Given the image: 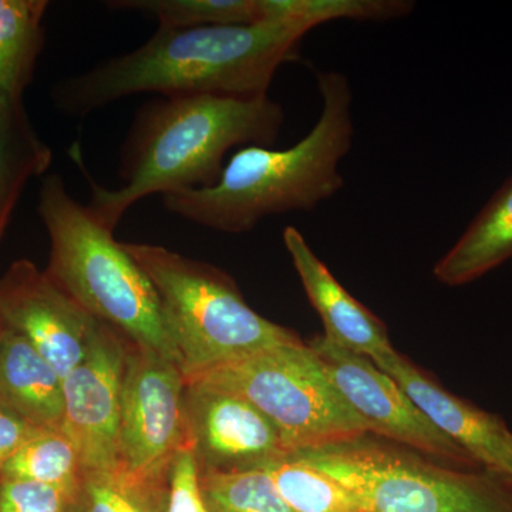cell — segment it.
Segmentation results:
<instances>
[{
    "label": "cell",
    "mask_w": 512,
    "mask_h": 512,
    "mask_svg": "<svg viewBox=\"0 0 512 512\" xmlns=\"http://www.w3.org/2000/svg\"><path fill=\"white\" fill-rule=\"evenodd\" d=\"M299 23L158 29L133 52L55 84L56 109L86 117L134 94L158 97L269 96L281 66L295 62L303 36Z\"/></svg>",
    "instance_id": "obj_1"
},
{
    "label": "cell",
    "mask_w": 512,
    "mask_h": 512,
    "mask_svg": "<svg viewBox=\"0 0 512 512\" xmlns=\"http://www.w3.org/2000/svg\"><path fill=\"white\" fill-rule=\"evenodd\" d=\"M284 123V107L269 96L158 97L143 104L128 130L119 188L101 187L90 177L79 144L70 156L89 181L92 200L87 207L114 231L124 214L150 195L211 187L229 150L272 147Z\"/></svg>",
    "instance_id": "obj_2"
},
{
    "label": "cell",
    "mask_w": 512,
    "mask_h": 512,
    "mask_svg": "<svg viewBox=\"0 0 512 512\" xmlns=\"http://www.w3.org/2000/svg\"><path fill=\"white\" fill-rule=\"evenodd\" d=\"M322 110L312 130L284 150L242 147L225 164L217 183L164 195L171 214L192 224L245 234L271 215L312 211L343 185L340 163L353 146V92L335 70L316 73Z\"/></svg>",
    "instance_id": "obj_3"
},
{
    "label": "cell",
    "mask_w": 512,
    "mask_h": 512,
    "mask_svg": "<svg viewBox=\"0 0 512 512\" xmlns=\"http://www.w3.org/2000/svg\"><path fill=\"white\" fill-rule=\"evenodd\" d=\"M50 239L45 272L70 298L133 345L178 363L153 282L114 231L74 200L62 175L43 180L37 204Z\"/></svg>",
    "instance_id": "obj_4"
},
{
    "label": "cell",
    "mask_w": 512,
    "mask_h": 512,
    "mask_svg": "<svg viewBox=\"0 0 512 512\" xmlns=\"http://www.w3.org/2000/svg\"><path fill=\"white\" fill-rule=\"evenodd\" d=\"M124 248L156 288L187 382L259 350L301 340L255 312L217 266L161 245L124 242Z\"/></svg>",
    "instance_id": "obj_5"
},
{
    "label": "cell",
    "mask_w": 512,
    "mask_h": 512,
    "mask_svg": "<svg viewBox=\"0 0 512 512\" xmlns=\"http://www.w3.org/2000/svg\"><path fill=\"white\" fill-rule=\"evenodd\" d=\"M289 454L348 487L366 512H512L510 478L427 463L363 437Z\"/></svg>",
    "instance_id": "obj_6"
},
{
    "label": "cell",
    "mask_w": 512,
    "mask_h": 512,
    "mask_svg": "<svg viewBox=\"0 0 512 512\" xmlns=\"http://www.w3.org/2000/svg\"><path fill=\"white\" fill-rule=\"evenodd\" d=\"M194 380L224 387L254 404L279 431L288 454L367 434L322 360L302 340L259 350Z\"/></svg>",
    "instance_id": "obj_7"
},
{
    "label": "cell",
    "mask_w": 512,
    "mask_h": 512,
    "mask_svg": "<svg viewBox=\"0 0 512 512\" xmlns=\"http://www.w3.org/2000/svg\"><path fill=\"white\" fill-rule=\"evenodd\" d=\"M185 387L178 363L128 342L119 433L120 466L128 473L164 477L175 454L190 444Z\"/></svg>",
    "instance_id": "obj_8"
},
{
    "label": "cell",
    "mask_w": 512,
    "mask_h": 512,
    "mask_svg": "<svg viewBox=\"0 0 512 512\" xmlns=\"http://www.w3.org/2000/svg\"><path fill=\"white\" fill-rule=\"evenodd\" d=\"M328 370L353 412L377 434L436 458L443 466L464 471L483 470L474 458L440 433L392 377L367 359L330 342L325 336L309 343Z\"/></svg>",
    "instance_id": "obj_9"
},
{
    "label": "cell",
    "mask_w": 512,
    "mask_h": 512,
    "mask_svg": "<svg viewBox=\"0 0 512 512\" xmlns=\"http://www.w3.org/2000/svg\"><path fill=\"white\" fill-rule=\"evenodd\" d=\"M0 320L29 340L62 379L82 363L101 326L29 259L0 275Z\"/></svg>",
    "instance_id": "obj_10"
},
{
    "label": "cell",
    "mask_w": 512,
    "mask_h": 512,
    "mask_svg": "<svg viewBox=\"0 0 512 512\" xmlns=\"http://www.w3.org/2000/svg\"><path fill=\"white\" fill-rule=\"evenodd\" d=\"M128 340L101 323L82 363L63 379L64 426L84 471L120 466L121 384Z\"/></svg>",
    "instance_id": "obj_11"
},
{
    "label": "cell",
    "mask_w": 512,
    "mask_h": 512,
    "mask_svg": "<svg viewBox=\"0 0 512 512\" xmlns=\"http://www.w3.org/2000/svg\"><path fill=\"white\" fill-rule=\"evenodd\" d=\"M184 400L188 439L201 474L254 470L288 454L272 421L239 394L190 380Z\"/></svg>",
    "instance_id": "obj_12"
},
{
    "label": "cell",
    "mask_w": 512,
    "mask_h": 512,
    "mask_svg": "<svg viewBox=\"0 0 512 512\" xmlns=\"http://www.w3.org/2000/svg\"><path fill=\"white\" fill-rule=\"evenodd\" d=\"M447 439L463 448L487 473L512 480V431L497 414L447 392L409 359L394 352L375 363Z\"/></svg>",
    "instance_id": "obj_13"
},
{
    "label": "cell",
    "mask_w": 512,
    "mask_h": 512,
    "mask_svg": "<svg viewBox=\"0 0 512 512\" xmlns=\"http://www.w3.org/2000/svg\"><path fill=\"white\" fill-rule=\"evenodd\" d=\"M282 238L306 296L325 326L323 336L373 363L396 352L382 320L346 291L302 232L286 227Z\"/></svg>",
    "instance_id": "obj_14"
},
{
    "label": "cell",
    "mask_w": 512,
    "mask_h": 512,
    "mask_svg": "<svg viewBox=\"0 0 512 512\" xmlns=\"http://www.w3.org/2000/svg\"><path fill=\"white\" fill-rule=\"evenodd\" d=\"M0 404L33 429H63V379L35 346L5 328L0 340Z\"/></svg>",
    "instance_id": "obj_15"
},
{
    "label": "cell",
    "mask_w": 512,
    "mask_h": 512,
    "mask_svg": "<svg viewBox=\"0 0 512 512\" xmlns=\"http://www.w3.org/2000/svg\"><path fill=\"white\" fill-rule=\"evenodd\" d=\"M512 258V175L434 264L440 284L463 286Z\"/></svg>",
    "instance_id": "obj_16"
},
{
    "label": "cell",
    "mask_w": 512,
    "mask_h": 512,
    "mask_svg": "<svg viewBox=\"0 0 512 512\" xmlns=\"http://www.w3.org/2000/svg\"><path fill=\"white\" fill-rule=\"evenodd\" d=\"M46 0H0V107L20 103L45 47Z\"/></svg>",
    "instance_id": "obj_17"
},
{
    "label": "cell",
    "mask_w": 512,
    "mask_h": 512,
    "mask_svg": "<svg viewBox=\"0 0 512 512\" xmlns=\"http://www.w3.org/2000/svg\"><path fill=\"white\" fill-rule=\"evenodd\" d=\"M52 160V150L36 133L23 101L0 107V241L26 185L46 174Z\"/></svg>",
    "instance_id": "obj_18"
},
{
    "label": "cell",
    "mask_w": 512,
    "mask_h": 512,
    "mask_svg": "<svg viewBox=\"0 0 512 512\" xmlns=\"http://www.w3.org/2000/svg\"><path fill=\"white\" fill-rule=\"evenodd\" d=\"M83 474L82 457L66 430L40 429L33 431L13 454L2 478L77 490Z\"/></svg>",
    "instance_id": "obj_19"
},
{
    "label": "cell",
    "mask_w": 512,
    "mask_h": 512,
    "mask_svg": "<svg viewBox=\"0 0 512 512\" xmlns=\"http://www.w3.org/2000/svg\"><path fill=\"white\" fill-rule=\"evenodd\" d=\"M110 9L137 12L157 22L158 29L261 23L259 0H116Z\"/></svg>",
    "instance_id": "obj_20"
},
{
    "label": "cell",
    "mask_w": 512,
    "mask_h": 512,
    "mask_svg": "<svg viewBox=\"0 0 512 512\" xmlns=\"http://www.w3.org/2000/svg\"><path fill=\"white\" fill-rule=\"evenodd\" d=\"M295 512H366L355 494L292 454L262 467Z\"/></svg>",
    "instance_id": "obj_21"
},
{
    "label": "cell",
    "mask_w": 512,
    "mask_h": 512,
    "mask_svg": "<svg viewBox=\"0 0 512 512\" xmlns=\"http://www.w3.org/2000/svg\"><path fill=\"white\" fill-rule=\"evenodd\" d=\"M164 484L165 476L140 477L121 466L84 471L74 512H164Z\"/></svg>",
    "instance_id": "obj_22"
},
{
    "label": "cell",
    "mask_w": 512,
    "mask_h": 512,
    "mask_svg": "<svg viewBox=\"0 0 512 512\" xmlns=\"http://www.w3.org/2000/svg\"><path fill=\"white\" fill-rule=\"evenodd\" d=\"M261 22H293L315 29L332 20L400 19L413 12L409 0H259Z\"/></svg>",
    "instance_id": "obj_23"
},
{
    "label": "cell",
    "mask_w": 512,
    "mask_h": 512,
    "mask_svg": "<svg viewBox=\"0 0 512 512\" xmlns=\"http://www.w3.org/2000/svg\"><path fill=\"white\" fill-rule=\"evenodd\" d=\"M201 488L210 512H295L264 468L201 474Z\"/></svg>",
    "instance_id": "obj_24"
},
{
    "label": "cell",
    "mask_w": 512,
    "mask_h": 512,
    "mask_svg": "<svg viewBox=\"0 0 512 512\" xmlns=\"http://www.w3.org/2000/svg\"><path fill=\"white\" fill-rule=\"evenodd\" d=\"M77 490L0 478V512H74Z\"/></svg>",
    "instance_id": "obj_25"
},
{
    "label": "cell",
    "mask_w": 512,
    "mask_h": 512,
    "mask_svg": "<svg viewBox=\"0 0 512 512\" xmlns=\"http://www.w3.org/2000/svg\"><path fill=\"white\" fill-rule=\"evenodd\" d=\"M35 430L18 414L0 404V478L10 458Z\"/></svg>",
    "instance_id": "obj_26"
},
{
    "label": "cell",
    "mask_w": 512,
    "mask_h": 512,
    "mask_svg": "<svg viewBox=\"0 0 512 512\" xmlns=\"http://www.w3.org/2000/svg\"><path fill=\"white\" fill-rule=\"evenodd\" d=\"M3 332H5V325H3L2 320H0V340H2Z\"/></svg>",
    "instance_id": "obj_27"
},
{
    "label": "cell",
    "mask_w": 512,
    "mask_h": 512,
    "mask_svg": "<svg viewBox=\"0 0 512 512\" xmlns=\"http://www.w3.org/2000/svg\"><path fill=\"white\" fill-rule=\"evenodd\" d=\"M74 510H76V508H74Z\"/></svg>",
    "instance_id": "obj_28"
}]
</instances>
